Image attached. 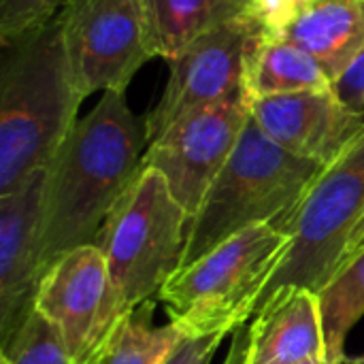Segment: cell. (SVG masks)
<instances>
[{
	"label": "cell",
	"mask_w": 364,
	"mask_h": 364,
	"mask_svg": "<svg viewBox=\"0 0 364 364\" xmlns=\"http://www.w3.org/2000/svg\"><path fill=\"white\" fill-rule=\"evenodd\" d=\"M333 90L346 107L360 113L364 109V47L350 64V68L335 81Z\"/></svg>",
	"instance_id": "7402d4cb"
},
{
	"label": "cell",
	"mask_w": 364,
	"mask_h": 364,
	"mask_svg": "<svg viewBox=\"0 0 364 364\" xmlns=\"http://www.w3.org/2000/svg\"><path fill=\"white\" fill-rule=\"evenodd\" d=\"M0 364H73L55 328L32 309L9 346L2 350Z\"/></svg>",
	"instance_id": "d6986e66"
},
{
	"label": "cell",
	"mask_w": 364,
	"mask_h": 364,
	"mask_svg": "<svg viewBox=\"0 0 364 364\" xmlns=\"http://www.w3.org/2000/svg\"><path fill=\"white\" fill-rule=\"evenodd\" d=\"M252 117L279 147L322 166L364 136L360 113L346 107L333 87L252 98Z\"/></svg>",
	"instance_id": "7c38bea8"
},
{
	"label": "cell",
	"mask_w": 364,
	"mask_h": 364,
	"mask_svg": "<svg viewBox=\"0 0 364 364\" xmlns=\"http://www.w3.org/2000/svg\"><path fill=\"white\" fill-rule=\"evenodd\" d=\"M83 100L68 68L60 13L2 43L0 196L51 164Z\"/></svg>",
	"instance_id": "7a4b0ae2"
},
{
	"label": "cell",
	"mask_w": 364,
	"mask_h": 364,
	"mask_svg": "<svg viewBox=\"0 0 364 364\" xmlns=\"http://www.w3.org/2000/svg\"><path fill=\"white\" fill-rule=\"evenodd\" d=\"M188 224L190 215L171 194L162 173L141 166L94 241L126 309L158 296L181 269Z\"/></svg>",
	"instance_id": "5b68a950"
},
{
	"label": "cell",
	"mask_w": 364,
	"mask_h": 364,
	"mask_svg": "<svg viewBox=\"0 0 364 364\" xmlns=\"http://www.w3.org/2000/svg\"><path fill=\"white\" fill-rule=\"evenodd\" d=\"M47 168L26 177L0 196V350L34 309L43 275L41 235Z\"/></svg>",
	"instance_id": "8fae6325"
},
{
	"label": "cell",
	"mask_w": 364,
	"mask_h": 364,
	"mask_svg": "<svg viewBox=\"0 0 364 364\" xmlns=\"http://www.w3.org/2000/svg\"><path fill=\"white\" fill-rule=\"evenodd\" d=\"M154 58L173 60L207 30L245 13L235 0H134Z\"/></svg>",
	"instance_id": "2e32d148"
},
{
	"label": "cell",
	"mask_w": 364,
	"mask_h": 364,
	"mask_svg": "<svg viewBox=\"0 0 364 364\" xmlns=\"http://www.w3.org/2000/svg\"><path fill=\"white\" fill-rule=\"evenodd\" d=\"M301 364H326V363H316V360H311V363H301Z\"/></svg>",
	"instance_id": "4316f807"
},
{
	"label": "cell",
	"mask_w": 364,
	"mask_h": 364,
	"mask_svg": "<svg viewBox=\"0 0 364 364\" xmlns=\"http://www.w3.org/2000/svg\"><path fill=\"white\" fill-rule=\"evenodd\" d=\"M262 26L264 21L258 9H247L207 30L179 55L168 60L171 75L166 87L158 105L145 115L149 143L160 139L188 113L243 90L245 58Z\"/></svg>",
	"instance_id": "30bf717a"
},
{
	"label": "cell",
	"mask_w": 364,
	"mask_h": 364,
	"mask_svg": "<svg viewBox=\"0 0 364 364\" xmlns=\"http://www.w3.org/2000/svg\"><path fill=\"white\" fill-rule=\"evenodd\" d=\"M331 87L333 79L309 53L286 41L269 36L264 26L254 36L243 73V90L250 98Z\"/></svg>",
	"instance_id": "9a60e30c"
},
{
	"label": "cell",
	"mask_w": 364,
	"mask_h": 364,
	"mask_svg": "<svg viewBox=\"0 0 364 364\" xmlns=\"http://www.w3.org/2000/svg\"><path fill=\"white\" fill-rule=\"evenodd\" d=\"M364 364V356H360V358H348V363L346 364Z\"/></svg>",
	"instance_id": "484cf974"
},
{
	"label": "cell",
	"mask_w": 364,
	"mask_h": 364,
	"mask_svg": "<svg viewBox=\"0 0 364 364\" xmlns=\"http://www.w3.org/2000/svg\"><path fill=\"white\" fill-rule=\"evenodd\" d=\"M288 243L286 230L260 224L181 267L158 292L168 322L186 337L232 335L256 314Z\"/></svg>",
	"instance_id": "277c9868"
},
{
	"label": "cell",
	"mask_w": 364,
	"mask_h": 364,
	"mask_svg": "<svg viewBox=\"0 0 364 364\" xmlns=\"http://www.w3.org/2000/svg\"><path fill=\"white\" fill-rule=\"evenodd\" d=\"M364 215V136L326 166L284 222L290 235L258 307L288 286L320 292L339 271L348 241ZM256 307V309H258Z\"/></svg>",
	"instance_id": "8992f818"
},
{
	"label": "cell",
	"mask_w": 364,
	"mask_h": 364,
	"mask_svg": "<svg viewBox=\"0 0 364 364\" xmlns=\"http://www.w3.org/2000/svg\"><path fill=\"white\" fill-rule=\"evenodd\" d=\"M250 115L252 98L245 90H239L220 102L188 113L149 143L143 166L162 173L171 194L190 218L198 213L207 192L232 156Z\"/></svg>",
	"instance_id": "9c48e42d"
},
{
	"label": "cell",
	"mask_w": 364,
	"mask_h": 364,
	"mask_svg": "<svg viewBox=\"0 0 364 364\" xmlns=\"http://www.w3.org/2000/svg\"><path fill=\"white\" fill-rule=\"evenodd\" d=\"M226 335L186 337L166 364H211Z\"/></svg>",
	"instance_id": "44dd1931"
},
{
	"label": "cell",
	"mask_w": 364,
	"mask_h": 364,
	"mask_svg": "<svg viewBox=\"0 0 364 364\" xmlns=\"http://www.w3.org/2000/svg\"><path fill=\"white\" fill-rule=\"evenodd\" d=\"M158 296L124 311L115 324L98 364H166L186 335L173 324L156 326Z\"/></svg>",
	"instance_id": "e0dca14e"
},
{
	"label": "cell",
	"mask_w": 364,
	"mask_h": 364,
	"mask_svg": "<svg viewBox=\"0 0 364 364\" xmlns=\"http://www.w3.org/2000/svg\"><path fill=\"white\" fill-rule=\"evenodd\" d=\"M360 117H363V122H364V109H363V111H360Z\"/></svg>",
	"instance_id": "83f0119b"
},
{
	"label": "cell",
	"mask_w": 364,
	"mask_h": 364,
	"mask_svg": "<svg viewBox=\"0 0 364 364\" xmlns=\"http://www.w3.org/2000/svg\"><path fill=\"white\" fill-rule=\"evenodd\" d=\"M247 348H250V328L243 324V326H239L232 333L230 346H228V352H226V358H224L222 364H245Z\"/></svg>",
	"instance_id": "603a6c76"
},
{
	"label": "cell",
	"mask_w": 364,
	"mask_h": 364,
	"mask_svg": "<svg viewBox=\"0 0 364 364\" xmlns=\"http://www.w3.org/2000/svg\"><path fill=\"white\" fill-rule=\"evenodd\" d=\"M364 250V215L363 220L358 222V226L354 228V232H352V237H350V241H348V247H346V254H343V258H341V267H339V271L348 264V262H352L360 252ZM337 271V273H339Z\"/></svg>",
	"instance_id": "cb8c5ba5"
},
{
	"label": "cell",
	"mask_w": 364,
	"mask_h": 364,
	"mask_svg": "<svg viewBox=\"0 0 364 364\" xmlns=\"http://www.w3.org/2000/svg\"><path fill=\"white\" fill-rule=\"evenodd\" d=\"M269 36L286 41L335 81L364 47V0H262L258 6Z\"/></svg>",
	"instance_id": "4fadbf2b"
},
{
	"label": "cell",
	"mask_w": 364,
	"mask_h": 364,
	"mask_svg": "<svg viewBox=\"0 0 364 364\" xmlns=\"http://www.w3.org/2000/svg\"><path fill=\"white\" fill-rule=\"evenodd\" d=\"M254 316L245 364H328L318 292L282 288Z\"/></svg>",
	"instance_id": "5bb4252c"
},
{
	"label": "cell",
	"mask_w": 364,
	"mask_h": 364,
	"mask_svg": "<svg viewBox=\"0 0 364 364\" xmlns=\"http://www.w3.org/2000/svg\"><path fill=\"white\" fill-rule=\"evenodd\" d=\"M322 326L328 364H346V341L364 316V250L320 292Z\"/></svg>",
	"instance_id": "ac0fdd59"
},
{
	"label": "cell",
	"mask_w": 364,
	"mask_h": 364,
	"mask_svg": "<svg viewBox=\"0 0 364 364\" xmlns=\"http://www.w3.org/2000/svg\"><path fill=\"white\" fill-rule=\"evenodd\" d=\"M147 122L124 92H105L73 126L47 166L41 264L96 241L109 211L136 179L147 151Z\"/></svg>",
	"instance_id": "6da1fadb"
},
{
	"label": "cell",
	"mask_w": 364,
	"mask_h": 364,
	"mask_svg": "<svg viewBox=\"0 0 364 364\" xmlns=\"http://www.w3.org/2000/svg\"><path fill=\"white\" fill-rule=\"evenodd\" d=\"M34 309L55 328L73 364H98L126 311L96 243L64 252L47 264Z\"/></svg>",
	"instance_id": "52a82bcc"
},
{
	"label": "cell",
	"mask_w": 364,
	"mask_h": 364,
	"mask_svg": "<svg viewBox=\"0 0 364 364\" xmlns=\"http://www.w3.org/2000/svg\"><path fill=\"white\" fill-rule=\"evenodd\" d=\"M235 2H239V4H243V6H250V9H254V6H258L262 0H235Z\"/></svg>",
	"instance_id": "d4e9b609"
},
{
	"label": "cell",
	"mask_w": 364,
	"mask_h": 364,
	"mask_svg": "<svg viewBox=\"0 0 364 364\" xmlns=\"http://www.w3.org/2000/svg\"><path fill=\"white\" fill-rule=\"evenodd\" d=\"M324 168L279 147L250 115L232 156L198 213L190 218L181 267L245 228L260 224L282 228Z\"/></svg>",
	"instance_id": "3957f363"
},
{
	"label": "cell",
	"mask_w": 364,
	"mask_h": 364,
	"mask_svg": "<svg viewBox=\"0 0 364 364\" xmlns=\"http://www.w3.org/2000/svg\"><path fill=\"white\" fill-rule=\"evenodd\" d=\"M70 0H0V41L9 43L23 32L53 19Z\"/></svg>",
	"instance_id": "ffe728a7"
},
{
	"label": "cell",
	"mask_w": 364,
	"mask_h": 364,
	"mask_svg": "<svg viewBox=\"0 0 364 364\" xmlns=\"http://www.w3.org/2000/svg\"><path fill=\"white\" fill-rule=\"evenodd\" d=\"M62 36L73 81L83 98L124 92L154 58L134 0H70L62 11Z\"/></svg>",
	"instance_id": "ba28073f"
}]
</instances>
